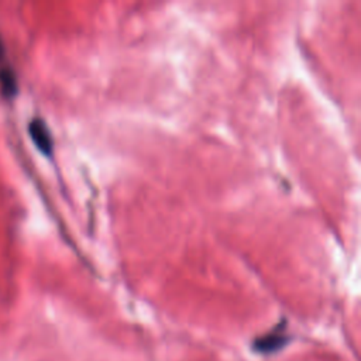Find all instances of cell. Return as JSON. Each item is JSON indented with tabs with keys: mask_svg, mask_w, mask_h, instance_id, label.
<instances>
[{
	"mask_svg": "<svg viewBox=\"0 0 361 361\" xmlns=\"http://www.w3.org/2000/svg\"><path fill=\"white\" fill-rule=\"evenodd\" d=\"M28 133L35 147L47 157L53 156L54 151V140L49 126L45 124L42 119H33L28 124Z\"/></svg>",
	"mask_w": 361,
	"mask_h": 361,
	"instance_id": "cell-1",
	"label": "cell"
},
{
	"mask_svg": "<svg viewBox=\"0 0 361 361\" xmlns=\"http://www.w3.org/2000/svg\"><path fill=\"white\" fill-rule=\"evenodd\" d=\"M0 87H2V92L6 98H15L17 95V76L13 69H0Z\"/></svg>",
	"mask_w": 361,
	"mask_h": 361,
	"instance_id": "cell-3",
	"label": "cell"
},
{
	"mask_svg": "<svg viewBox=\"0 0 361 361\" xmlns=\"http://www.w3.org/2000/svg\"><path fill=\"white\" fill-rule=\"evenodd\" d=\"M287 342L288 339L283 330V325H280L278 328H276V330L267 333L262 337H258L254 342V347L261 353H273L285 346Z\"/></svg>",
	"mask_w": 361,
	"mask_h": 361,
	"instance_id": "cell-2",
	"label": "cell"
},
{
	"mask_svg": "<svg viewBox=\"0 0 361 361\" xmlns=\"http://www.w3.org/2000/svg\"><path fill=\"white\" fill-rule=\"evenodd\" d=\"M5 53H6V50H5V44H3L2 38H0V60H3Z\"/></svg>",
	"mask_w": 361,
	"mask_h": 361,
	"instance_id": "cell-4",
	"label": "cell"
}]
</instances>
